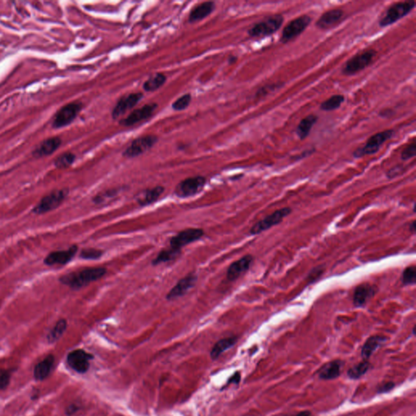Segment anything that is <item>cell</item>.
<instances>
[{
	"label": "cell",
	"mask_w": 416,
	"mask_h": 416,
	"mask_svg": "<svg viewBox=\"0 0 416 416\" xmlns=\"http://www.w3.org/2000/svg\"><path fill=\"white\" fill-rule=\"evenodd\" d=\"M281 85H281L280 83H273V84H271V85H265L264 87L261 88L260 90H258L256 95L258 97L265 96L266 94H269L271 91H273L274 90L278 89L279 87H281Z\"/></svg>",
	"instance_id": "cell-40"
},
{
	"label": "cell",
	"mask_w": 416,
	"mask_h": 416,
	"mask_svg": "<svg viewBox=\"0 0 416 416\" xmlns=\"http://www.w3.org/2000/svg\"><path fill=\"white\" fill-rule=\"evenodd\" d=\"M206 184V178L201 176L189 177L177 185L175 193L180 198H187L199 193Z\"/></svg>",
	"instance_id": "cell-11"
},
{
	"label": "cell",
	"mask_w": 416,
	"mask_h": 416,
	"mask_svg": "<svg viewBox=\"0 0 416 416\" xmlns=\"http://www.w3.org/2000/svg\"><path fill=\"white\" fill-rule=\"evenodd\" d=\"M410 231L413 232V233L416 232V221H412V225H411V228H410Z\"/></svg>",
	"instance_id": "cell-47"
},
{
	"label": "cell",
	"mask_w": 416,
	"mask_h": 416,
	"mask_svg": "<svg viewBox=\"0 0 416 416\" xmlns=\"http://www.w3.org/2000/svg\"><path fill=\"white\" fill-rule=\"evenodd\" d=\"M93 359L91 354L83 349H76L69 353L68 363L74 370L79 373H85L90 368V361Z\"/></svg>",
	"instance_id": "cell-14"
},
{
	"label": "cell",
	"mask_w": 416,
	"mask_h": 416,
	"mask_svg": "<svg viewBox=\"0 0 416 416\" xmlns=\"http://www.w3.org/2000/svg\"><path fill=\"white\" fill-rule=\"evenodd\" d=\"M197 281V276L193 273L189 274L184 278L180 280L177 285L170 290L167 295V299L168 300H173L179 297L183 296L189 289L195 285Z\"/></svg>",
	"instance_id": "cell-21"
},
{
	"label": "cell",
	"mask_w": 416,
	"mask_h": 416,
	"mask_svg": "<svg viewBox=\"0 0 416 416\" xmlns=\"http://www.w3.org/2000/svg\"><path fill=\"white\" fill-rule=\"evenodd\" d=\"M324 272V265H320V266L314 267V268L310 271V273L307 275V280H308V282L313 283L317 281L318 279L320 278V276H322Z\"/></svg>",
	"instance_id": "cell-39"
},
{
	"label": "cell",
	"mask_w": 416,
	"mask_h": 416,
	"mask_svg": "<svg viewBox=\"0 0 416 416\" xmlns=\"http://www.w3.org/2000/svg\"><path fill=\"white\" fill-rule=\"evenodd\" d=\"M240 379H241V376H240L239 373H235L234 375L232 376L231 378H230L229 380H228V384L229 383H235V384H238L240 382Z\"/></svg>",
	"instance_id": "cell-44"
},
{
	"label": "cell",
	"mask_w": 416,
	"mask_h": 416,
	"mask_svg": "<svg viewBox=\"0 0 416 416\" xmlns=\"http://www.w3.org/2000/svg\"><path fill=\"white\" fill-rule=\"evenodd\" d=\"M236 342H237V338L235 337L221 339L218 342H216L214 347L212 349L211 357L213 359H217L223 352L233 346Z\"/></svg>",
	"instance_id": "cell-29"
},
{
	"label": "cell",
	"mask_w": 416,
	"mask_h": 416,
	"mask_svg": "<svg viewBox=\"0 0 416 416\" xmlns=\"http://www.w3.org/2000/svg\"><path fill=\"white\" fill-rule=\"evenodd\" d=\"M54 361H55V358L53 355H48L46 356L42 361L38 363L35 368V378L38 380H42V379H46V377H48L49 374L51 373V369L53 367Z\"/></svg>",
	"instance_id": "cell-25"
},
{
	"label": "cell",
	"mask_w": 416,
	"mask_h": 416,
	"mask_svg": "<svg viewBox=\"0 0 416 416\" xmlns=\"http://www.w3.org/2000/svg\"><path fill=\"white\" fill-rule=\"evenodd\" d=\"M216 8V3L214 2H203L200 4L197 5L191 10L189 15V21L190 23L202 21L207 16H210Z\"/></svg>",
	"instance_id": "cell-23"
},
{
	"label": "cell",
	"mask_w": 416,
	"mask_h": 416,
	"mask_svg": "<svg viewBox=\"0 0 416 416\" xmlns=\"http://www.w3.org/2000/svg\"><path fill=\"white\" fill-rule=\"evenodd\" d=\"M62 144V139L60 137L46 138L42 141L33 151V156L42 158L54 154Z\"/></svg>",
	"instance_id": "cell-19"
},
{
	"label": "cell",
	"mask_w": 416,
	"mask_h": 416,
	"mask_svg": "<svg viewBox=\"0 0 416 416\" xmlns=\"http://www.w3.org/2000/svg\"><path fill=\"white\" fill-rule=\"evenodd\" d=\"M386 340L387 338L383 336H372L368 338L362 348L361 355L363 360H368L373 353L379 349Z\"/></svg>",
	"instance_id": "cell-24"
},
{
	"label": "cell",
	"mask_w": 416,
	"mask_h": 416,
	"mask_svg": "<svg viewBox=\"0 0 416 416\" xmlns=\"http://www.w3.org/2000/svg\"><path fill=\"white\" fill-rule=\"evenodd\" d=\"M203 234L204 232L200 228H187L183 230L171 238L170 247L181 250L183 246L200 239Z\"/></svg>",
	"instance_id": "cell-13"
},
{
	"label": "cell",
	"mask_w": 416,
	"mask_h": 416,
	"mask_svg": "<svg viewBox=\"0 0 416 416\" xmlns=\"http://www.w3.org/2000/svg\"><path fill=\"white\" fill-rule=\"evenodd\" d=\"M295 416H311V413L308 411H303V412H299Z\"/></svg>",
	"instance_id": "cell-46"
},
{
	"label": "cell",
	"mask_w": 416,
	"mask_h": 416,
	"mask_svg": "<svg viewBox=\"0 0 416 416\" xmlns=\"http://www.w3.org/2000/svg\"><path fill=\"white\" fill-rule=\"evenodd\" d=\"M143 94L140 92L130 93L121 97L112 112V116L113 119L116 120L121 115H124V113H126L128 111L135 107L143 99Z\"/></svg>",
	"instance_id": "cell-12"
},
{
	"label": "cell",
	"mask_w": 416,
	"mask_h": 416,
	"mask_svg": "<svg viewBox=\"0 0 416 416\" xmlns=\"http://www.w3.org/2000/svg\"><path fill=\"white\" fill-rule=\"evenodd\" d=\"M191 99H192V97H191L190 94H184V95H182V96L178 98V99H177V100L173 103L172 108H173V110L179 111V112L180 111L185 110V109H187V108L189 106Z\"/></svg>",
	"instance_id": "cell-36"
},
{
	"label": "cell",
	"mask_w": 416,
	"mask_h": 416,
	"mask_svg": "<svg viewBox=\"0 0 416 416\" xmlns=\"http://www.w3.org/2000/svg\"><path fill=\"white\" fill-rule=\"evenodd\" d=\"M228 61H229L230 64L236 62V61H237V57H235V56H231V57H229V59H228Z\"/></svg>",
	"instance_id": "cell-48"
},
{
	"label": "cell",
	"mask_w": 416,
	"mask_h": 416,
	"mask_svg": "<svg viewBox=\"0 0 416 416\" xmlns=\"http://www.w3.org/2000/svg\"><path fill=\"white\" fill-rule=\"evenodd\" d=\"M69 194L68 189H61L51 191L44 196L40 202L33 208L32 212L36 215H42L51 212L60 207Z\"/></svg>",
	"instance_id": "cell-6"
},
{
	"label": "cell",
	"mask_w": 416,
	"mask_h": 416,
	"mask_svg": "<svg viewBox=\"0 0 416 416\" xmlns=\"http://www.w3.org/2000/svg\"><path fill=\"white\" fill-rule=\"evenodd\" d=\"M403 285H414L416 283V266H410L405 268L401 277Z\"/></svg>",
	"instance_id": "cell-35"
},
{
	"label": "cell",
	"mask_w": 416,
	"mask_h": 416,
	"mask_svg": "<svg viewBox=\"0 0 416 416\" xmlns=\"http://www.w3.org/2000/svg\"><path fill=\"white\" fill-rule=\"evenodd\" d=\"M106 272V269L104 267H87L64 275L60 277V282L72 290H80L90 283L102 278Z\"/></svg>",
	"instance_id": "cell-1"
},
{
	"label": "cell",
	"mask_w": 416,
	"mask_h": 416,
	"mask_svg": "<svg viewBox=\"0 0 416 416\" xmlns=\"http://www.w3.org/2000/svg\"><path fill=\"white\" fill-rule=\"evenodd\" d=\"M67 325V320L65 319L58 320L57 323L53 327V329H51L47 335V340L49 342L53 343L59 340L66 331Z\"/></svg>",
	"instance_id": "cell-31"
},
{
	"label": "cell",
	"mask_w": 416,
	"mask_h": 416,
	"mask_svg": "<svg viewBox=\"0 0 416 416\" xmlns=\"http://www.w3.org/2000/svg\"><path fill=\"white\" fill-rule=\"evenodd\" d=\"M82 107V104L79 102H73L62 107L55 113L52 121V128L60 129L72 124L81 113Z\"/></svg>",
	"instance_id": "cell-7"
},
{
	"label": "cell",
	"mask_w": 416,
	"mask_h": 416,
	"mask_svg": "<svg viewBox=\"0 0 416 416\" xmlns=\"http://www.w3.org/2000/svg\"><path fill=\"white\" fill-rule=\"evenodd\" d=\"M392 114H393V112L391 109H384V110L381 111V113H379V115H382V116H387V117L391 116Z\"/></svg>",
	"instance_id": "cell-45"
},
{
	"label": "cell",
	"mask_w": 416,
	"mask_h": 416,
	"mask_svg": "<svg viewBox=\"0 0 416 416\" xmlns=\"http://www.w3.org/2000/svg\"><path fill=\"white\" fill-rule=\"evenodd\" d=\"M156 104H151L133 111L126 118L120 120V124L124 126H132L139 122L149 119L157 108Z\"/></svg>",
	"instance_id": "cell-15"
},
{
	"label": "cell",
	"mask_w": 416,
	"mask_h": 416,
	"mask_svg": "<svg viewBox=\"0 0 416 416\" xmlns=\"http://www.w3.org/2000/svg\"><path fill=\"white\" fill-rule=\"evenodd\" d=\"M377 291L375 285H371L369 283H363L358 285L353 295V303L356 307L366 306L371 299L375 296Z\"/></svg>",
	"instance_id": "cell-17"
},
{
	"label": "cell",
	"mask_w": 416,
	"mask_h": 416,
	"mask_svg": "<svg viewBox=\"0 0 416 416\" xmlns=\"http://www.w3.org/2000/svg\"><path fill=\"white\" fill-rule=\"evenodd\" d=\"M253 256L251 255H245L242 259L232 263L228 267L227 271V278L229 281H235L239 278L242 274L248 271L253 262Z\"/></svg>",
	"instance_id": "cell-20"
},
{
	"label": "cell",
	"mask_w": 416,
	"mask_h": 416,
	"mask_svg": "<svg viewBox=\"0 0 416 416\" xmlns=\"http://www.w3.org/2000/svg\"><path fill=\"white\" fill-rule=\"evenodd\" d=\"M76 159V155L72 152H65L54 160V165L59 169H65L73 164Z\"/></svg>",
	"instance_id": "cell-34"
},
{
	"label": "cell",
	"mask_w": 416,
	"mask_h": 416,
	"mask_svg": "<svg viewBox=\"0 0 416 416\" xmlns=\"http://www.w3.org/2000/svg\"><path fill=\"white\" fill-rule=\"evenodd\" d=\"M291 212H292V209L290 207H283L281 209L276 210L273 213L268 215L265 219L260 220L257 223H255L250 229V233L251 235L260 234L266 230L270 229L274 226H278L285 217L291 214Z\"/></svg>",
	"instance_id": "cell-8"
},
{
	"label": "cell",
	"mask_w": 416,
	"mask_h": 416,
	"mask_svg": "<svg viewBox=\"0 0 416 416\" xmlns=\"http://www.w3.org/2000/svg\"><path fill=\"white\" fill-rule=\"evenodd\" d=\"M416 143H412V144L407 146V148L403 150L402 153H401V159L407 161L409 159H412L416 156Z\"/></svg>",
	"instance_id": "cell-38"
},
{
	"label": "cell",
	"mask_w": 416,
	"mask_h": 416,
	"mask_svg": "<svg viewBox=\"0 0 416 416\" xmlns=\"http://www.w3.org/2000/svg\"><path fill=\"white\" fill-rule=\"evenodd\" d=\"M284 23V17L281 14H275L267 16L263 21L255 24L248 30V35L251 38H264L273 35L280 30Z\"/></svg>",
	"instance_id": "cell-3"
},
{
	"label": "cell",
	"mask_w": 416,
	"mask_h": 416,
	"mask_svg": "<svg viewBox=\"0 0 416 416\" xmlns=\"http://www.w3.org/2000/svg\"><path fill=\"white\" fill-rule=\"evenodd\" d=\"M166 80H167V78H166L164 74H160V73L153 74L152 76H150L145 82L143 83V90L147 92L155 91V90L163 86Z\"/></svg>",
	"instance_id": "cell-28"
},
{
	"label": "cell",
	"mask_w": 416,
	"mask_h": 416,
	"mask_svg": "<svg viewBox=\"0 0 416 416\" xmlns=\"http://www.w3.org/2000/svg\"><path fill=\"white\" fill-rule=\"evenodd\" d=\"M158 141L156 136L147 135L134 139L131 144L124 150L123 156L126 158H135L153 148Z\"/></svg>",
	"instance_id": "cell-10"
},
{
	"label": "cell",
	"mask_w": 416,
	"mask_h": 416,
	"mask_svg": "<svg viewBox=\"0 0 416 416\" xmlns=\"http://www.w3.org/2000/svg\"><path fill=\"white\" fill-rule=\"evenodd\" d=\"M310 22L311 18L308 15H302L289 22L283 29L281 37V42L287 43L289 41L295 39L308 27Z\"/></svg>",
	"instance_id": "cell-9"
},
{
	"label": "cell",
	"mask_w": 416,
	"mask_h": 416,
	"mask_svg": "<svg viewBox=\"0 0 416 416\" xmlns=\"http://www.w3.org/2000/svg\"><path fill=\"white\" fill-rule=\"evenodd\" d=\"M393 135L394 131L393 129H386L384 131L377 133L368 138L365 145L357 148L353 153V155L355 158H361L366 155L376 154L379 151L382 146L384 145L387 141L393 138Z\"/></svg>",
	"instance_id": "cell-5"
},
{
	"label": "cell",
	"mask_w": 416,
	"mask_h": 416,
	"mask_svg": "<svg viewBox=\"0 0 416 416\" xmlns=\"http://www.w3.org/2000/svg\"><path fill=\"white\" fill-rule=\"evenodd\" d=\"M345 16V12L339 8L329 10L324 12L315 23L316 27L320 30H330L336 27L340 21H342Z\"/></svg>",
	"instance_id": "cell-18"
},
{
	"label": "cell",
	"mask_w": 416,
	"mask_h": 416,
	"mask_svg": "<svg viewBox=\"0 0 416 416\" xmlns=\"http://www.w3.org/2000/svg\"><path fill=\"white\" fill-rule=\"evenodd\" d=\"M345 101V97L342 94H335L330 97L329 99L323 102L320 105V109L324 112H332L337 110L341 106V104Z\"/></svg>",
	"instance_id": "cell-30"
},
{
	"label": "cell",
	"mask_w": 416,
	"mask_h": 416,
	"mask_svg": "<svg viewBox=\"0 0 416 416\" xmlns=\"http://www.w3.org/2000/svg\"><path fill=\"white\" fill-rule=\"evenodd\" d=\"M405 167L403 165H397L394 167V168H392L391 169H389L388 171V173H386V176L389 179H392V178H394V177H397L398 175L402 174L403 173V171H404Z\"/></svg>",
	"instance_id": "cell-42"
},
{
	"label": "cell",
	"mask_w": 416,
	"mask_h": 416,
	"mask_svg": "<svg viewBox=\"0 0 416 416\" xmlns=\"http://www.w3.org/2000/svg\"><path fill=\"white\" fill-rule=\"evenodd\" d=\"M416 7L415 1L394 2L390 5L379 21L380 27H387L407 16Z\"/></svg>",
	"instance_id": "cell-4"
},
{
	"label": "cell",
	"mask_w": 416,
	"mask_h": 416,
	"mask_svg": "<svg viewBox=\"0 0 416 416\" xmlns=\"http://www.w3.org/2000/svg\"><path fill=\"white\" fill-rule=\"evenodd\" d=\"M164 188L163 187H156L150 189L143 193L141 198H138V203L141 206H148L159 199L163 194Z\"/></svg>",
	"instance_id": "cell-27"
},
{
	"label": "cell",
	"mask_w": 416,
	"mask_h": 416,
	"mask_svg": "<svg viewBox=\"0 0 416 416\" xmlns=\"http://www.w3.org/2000/svg\"><path fill=\"white\" fill-rule=\"evenodd\" d=\"M377 52L374 49H366L349 58L341 69V73L345 76H353L359 74L363 69L373 64Z\"/></svg>",
	"instance_id": "cell-2"
},
{
	"label": "cell",
	"mask_w": 416,
	"mask_h": 416,
	"mask_svg": "<svg viewBox=\"0 0 416 416\" xmlns=\"http://www.w3.org/2000/svg\"><path fill=\"white\" fill-rule=\"evenodd\" d=\"M103 255V251L96 249H83L80 254V257L83 260H98Z\"/></svg>",
	"instance_id": "cell-37"
},
{
	"label": "cell",
	"mask_w": 416,
	"mask_h": 416,
	"mask_svg": "<svg viewBox=\"0 0 416 416\" xmlns=\"http://www.w3.org/2000/svg\"><path fill=\"white\" fill-rule=\"evenodd\" d=\"M395 387V384L393 382H385L384 384H380L378 388V393H387L392 390Z\"/></svg>",
	"instance_id": "cell-43"
},
{
	"label": "cell",
	"mask_w": 416,
	"mask_h": 416,
	"mask_svg": "<svg viewBox=\"0 0 416 416\" xmlns=\"http://www.w3.org/2000/svg\"><path fill=\"white\" fill-rule=\"evenodd\" d=\"M180 253H181V250H177V249L170 247L169 249L162 251L159 255H157V257L152 263L154 265H159L161 263L169 262L178 257Z\"/></svg>",
	"instance_id": "cell-33"
},
{
	"label": "cell",
	"mask_w": 416,
	"mask_h": 416,
	"mask_svg": "<svg viewBox=\"0 0 416 416\" xmlns=\"http://www.w3.org/2000/svg\"><path fill=\"white\" fill-rule=\"evenodd\" d=\"M11 373L8 371H2L0 373V389H5L9 384Z\"/></svg>",
	"instance_id": "cell-41"
},
{
	"label": "cell",
	"mask_w": 416,
	"mask_h": 416,
	"mask_svg": "<svg viewBox=\"0 0 416 416\" xmlns=\"http://www.w3.org/2000/svg\"><path fill=\"white\" fill-rule=\"evenodd\" d=\"M78 247L76 245L70 246L65 251H53L44 259V264L47 266L65 265L70 262L77 252Z\"/></svg>",
	"instance_id": "cell-16"
},
{
	"label": "cell",
	"mask_w": 416,
	"mask_h": 416,
	"mask_svg": "<svg viewBox=\"0 0 416 416\" xmlns=\"http://www.w3.org/2000/svg\"><path fill=\"white\" fill-rule=\"evenodd\" d=\"M344 362L334 360L323 366L319 370V378L324 380H330L340 377Z\"/></svg>",
	"instance_id": "cell-22"
},
{
	"label": "cell",
	"mask_w": 416,
	"mask_h": 416,
	"mask_svg": "<svg viewBox=\"0 0 416 416\" xmlns=\"http://www.w3.org/2000/svg\"><path fill=\"white\" fill-rule=\"evenodd\" d=\"M371 364L368 360H363L356 365L353 366L352 368H349L347 372L348 377L351 379H359L360 377H363L364 374L368 373Z\"/></svg>",
	"instance_id": "cell-32"
},
{
	"label": "cell",
	"mask_w": 416,
	"mask_h": 416,
	"mask_svg": "<svg viewBox=\"0 0 416 416\" xmlns=\"http://www.w3.org/2000/svg\"><path fill=\"white\" fill-rule=\"evenodd\" d=\"M318 116L315 115H309L303 118L301 121L299 122V125L297 126L296 134L301 140L306 139L310 134V130L315 123L317 122Z\"/></svg>",
	"instance_id": "cell-26"
}]
</instances>
